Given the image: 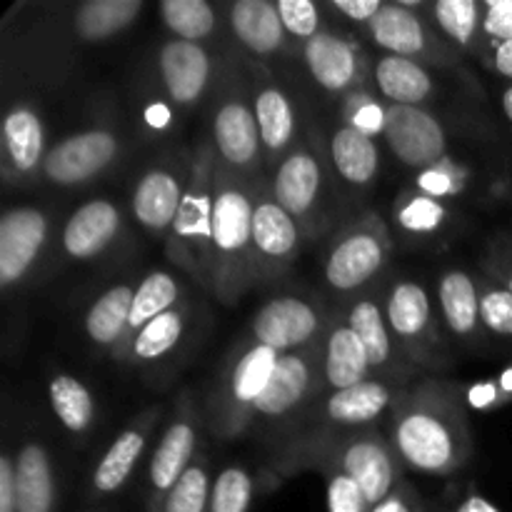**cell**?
<instances>
[{"label":"cell","instance_id":"54","mask_svg":"<svg viewBox=\"0 0 512 512\" xmlns=\"http://www.w3.org/2000/svg\"><path fill=\"white\" fill-rule=\"evenodd\" d=\"M448 512H503V510H500L498 505L490 503L485 495L468 490L463 498H458L453 505H450Z\"/></svg>","mask_w":512,"mask_h":512},{"label":"cell","instance_id":"51","mask_svg":"<svg viewBox=\"0 0 512 512\" xmlns=\"http://www.w3.org/2000/svg\"><path fill=\"white\" fill-rule=\"evenodd\" d=\"M383 5L385 0H330L328 8L333 10V13L343 15L350 23L365 25V28H368V23L383 10Z\"/></svg>","mask_w":512,"mask_h":512},{"label":"cell","instance_id":"47","mask_svg":"<svg viewBox=\"0 0 512 512\" xmlns=\"http://www.w3.org/2000/svg\"><path fill=\"white\" fill-rule=\"evenodd\" d=\"M465 188V173L450 158L440 160L433 168L420 170L418 173V190L430 195V198H453L460 195Z\"/></svg>","mask_w":512,"mask_h":512},{"label":"cell","instance_id":"4","mask_svg":"<svg viewBox=\"0 0 512 512\" xmlns=\"http://www.w3.org/2000/svg\"><path fill=\"white\" fill-rule=\"evenodd\" d=\"M278 360V350L265 345L250 340L235 345L205 395L203 420L213 438L235 440L248 435L253 408L268 388Z\"/></svg>","mask_w":512,"mask_h":512},{"label":"cell","instance_id":"38","mask_svg":"<svg viewBox=\"0 0 512 512\" xmlns=\"http://www.w3.org/2000/svg\"><path fill=\"white\" fill-rule=\"evenodd\" d=\"M48 400L58 423L70 435H85L95 425V398L75 375L55 373L48 383Z\"/></svg>","mask_w":512,"mask_h":512},{"label":"cell","instance_id":"2","mask_svg":"<svg viewBox=\"0 0 512 512\" xmlns=\"http://www.w3.org/2000/svg\"><path fill=\"white\" fill-rule=\"evenodd\" d=\"M403 388L405 385L370 378L353 388L320 395L298 425L275 445V478H290L300 470H310L333 443L360 430L380 428V423L390 418V410Z\"/></svg>","mask_w":512,"mask_h":512},{"label":"cell","instance_id":"3","mask_svg":"<svg viewBox=\"0 0 512 512\" xmlns=\"http://www.w3.org/2000/svg\"><path fill=\"white\" fill-rule=\"evenodd\" d=\"M218 160V158H215ZM255 185L215 163L213 260L210 295L223 305H235L255 288L253 265V205Z\"/></svg>","mask_w":512,"mask_h":512},{"label":"cell","instance_id":"32","mask_svg":"<svg viewBox=\"0 0 512 512\" xmlns=\"http://www.w3.org/2000/svg\"><path fill=\"white\" fill-rule=\"evenodd\" d=\"M420 15L460 53L483 58L488 50L483 33V0H433Z\"/></svg>","mask_w":512,"mask_h":512},{"label":"cell","instance_id":"27","mask_svg":"<svg viewBox=\"0 0 512 512\" xmlns=\"http://www.w3.org/2000/svg\"><path fill=\"white\" fill-rule=\"evenodd\" d=\"M123 230V213L110 198H93L73 210L60 240L63 250L75 263L100 258L118 240Z\"/></svg>","mask_w":512,"mask_h":512},{"label":"cell","instance_id":"48","mask_svg":"<svg viewBox=\"0 0 512 512\" xmlns=\"http://www.w3.org/2000/svg\"><path fill=\"white\" fill-rule=\"evenodd\" d=\"M483 33L488 45L512 40V0H483Z\"/></svg>","mask_w":512,"mask_h":512},{"label":"cell","instance_id":"14","mask_svg":"<svg viewBox=\"0 0 512 512\" xmlns=\"http://www.w3.org/2000/svg\"><path fill=\"white\" fill-rule=\"evenodd\" d=\"M368 35L385 55L415 60L435 68H453L463 53L448 43L428 20L398 0H385L383 10L368 23Z\"/></svg>","mask_w":512,"mask_h":512},{"label":"cell","instance_id":"24","mask_svg":"<svg viewBox=\"0 0 512 512\" xmlns=\"http://www.w3.org/2000/svg\"><path fill=\"white\" fill-rule=\"evenodd\" d=\"M3 178L10 185L25 183L38 170H43L48 155V133L45 120L33 103L18 100L3 118Z\"/></svg>","mask_w":512,"mask_h":512},{"label":"cell","instance_id":"30","mask_svg":"<svg viewBox=\"0 0 512 512\" xmlns=\"http://www.w3.org/2000/svg\"><path fill=\"white\" fill-rule=\"evenodd\" d=\"M328 165L345 188L368 190L380 173V148L375 138L340 123L330 133Z\"/></svg>","mask_w":512,"mask_h":512},{"label":"cell","instance_id":"1","mask_svg":"<svg viewBox=\"0 0 512 512\" xmlns=\"http://www.w3.org/2000/svg\"><path fill=\"white\" fill-rule=\"evenodd\" d=\"M388 438L405 468L445 478L473 455L465 390L440 375H423L400 390L390 410Z\"/></svg>","mask_w":512,"mask_h":512},{"label":"cell","instance_id":"53","mask_svg":"<svg viewBox=\"0 0 512 512\" xmlns=\"http://www.w3.org/2000/svg\"><path fill=\"white\" fill-rule=\"evenodd\" d=\"M483 60L493 73L500 75V78L512 80V40H508V43L488 45Z\"/></svg>","mask_w":512,"mask_h":512},{"label":"cell","instance_id":"21","mask_svg":"<svg viewBox=\"0 0 512 512\" xmlns=\"http://www.w3.org/2000/svg\"><path fill=\"white\" fill-rule=\"evenodd\" d=\"M158 75L175 108H195L215 83V60L203 43L170 38L158 48Z\"/></svg>","mask_w":512,"mask_h":512},{"label":"cell","instance_id":"11","mask_svg":"<svg viewBox=\"0 0 512 512\" xmlns=\"http://www.w3.org/2000/svg\"><path fill=\"white\" fill-rule=\"evenodd\" d=\"M333 468L353 478L363 488L370 508L383 503L400 483H405V465L388 433L380 428L360 430L330 445L310 470Z\"/></svg>","mask_w":512,"mask_h":512},{"label":"cell","instance_id":"13","mask_svg":"<svg viewBox=\"0 0 512 512\" xmlns=\"http://www.w3.org/2000/svg\"><path fill=\"white\" fill-rule=\"evenodd\" d=\"M203 425V410L193 400V393L185 390L175 403L173 418L165 423L158 445L150 455L148 483H145V512H158L165 495L198 460Z\"/></svg>","mask_w":512,"mask_h":512},{"label":"cell","instance_id":"9","mask_svg":"<svg viewBox=\"0 0 512 512\" xmlns=\"http://www.w3.org/2000/svg\"><path fill=\"white\" fill-rule=\"evenodd\" d=\"M318 398L320 345L300 350V353L280 355L268 388L255 403L248 433L270 435L278 445Z\"/></svg>","mask_w":512,"mask_h":512},{"label":"cell","instance_id":"46","mask_svg":"<svg viewBox=\"0 0 512 512\" xmlns=\"http://www.w3.org/2000/svg\"><path fill=\"white\" fill-rule=\"evenodd\" d=\"M325 478V495H328V512H370L368 498L363 488L345 473L333 468L320 470Z\"/></svg>","mask_w":512,"mask_h":512},{"label":"cell","instance_id":"41","mask_svg":"<svg viewBox=\"0 0 512 512\" xmlns=\"http://www.w3.org/2000/svg\"><path fill=\"white\" fill-rule=\"evenodd\" d=\"M210 488H213V473L205 455H198L188 473L173 485L160 503L158 512H208Z\"/></svg>","mask_w":512,"mask_h":512},{"label":"cell","instance_id":"35","mask_svg":"<svg viewBox=\"0 0 512 512\" xmlns=\"http://www.w3.org/2000/svg\"><path fill=\"white\" fill-rule=\"evenodd\" d=\"M185 303V288L173 273L168 270H150L148 275H143V280L135 288L133 298V310H130V323L128 330H125L123 343L118 345V350L113 353V360H118L125 355L128 345L133 343L135 335L155 320L158 315L168 313V310L178 308V305Z\"/></svg>","mask_w":512,"mask_h":512},{"label":"cell","instance_id":"19","mask_svg":"<svg viewBox=\"0 0 512 512\" xmlns=\"http://www.w3.org/2000/svg\"><path fill=\"white\" fill-rule=\"evenodd\" d=\"M50 235V218L38 205H15L0 218V285L20 288L38 265Z\"/></svg>","mask_w":512,"mask_h":512},{"label":"cell","instance_id":"31","mask_svg":"<svg viewBox=\"0 0 512 512\" xmlns=\"http://www.w3.org/2000/svg\"><path fill=\"white\" fill-rule=\"evenodd\" d=\"M370 80L388 105H425L435 93L428 65L398 55H380L370 65Z\"/></svg>","mask_w":512,"mask_h":512},{"label":"cell","instance_id":"43","mask_svg":"<svg viewBox=\"0 0 512 512\" xmlns=\"http://www.w3.org/2000/svg\"><path fill=\"white\" fill-rule=\"evenodd\" d=\"M385 110H388V103H383L380 95L370 93L365 88L350 90L340 100V120H343V125L360 130V133L370 135V138L383 135Z\"/></svg>","mask_w":512,"mask_h":512},{"label":"cell","instance_id":"42","mask_svg":"<svg viewBox=\"0 0 512 512\" xmlns=\"http://www.w3.org/2000/svg\"><path fill=\"white\" fill-rule=\"evenodd\" d=\"M255 498V478L243 465H225L213 475L208 512H250Z\"/></svg>","mask_w":512,"mask_h":512},{"label":"cell","instance_id":"49","mask_svg":"<svg viewBox=\"0 0 512 512\" xmlns=\"http://www.w3.org/2000/svg\"><path fill=\"white\" fill-rule=\"evenodd\" d=\"M485 278L505 285L512 293V245L510 240H495L485 255Z\"/></svg>","mask_w":512,"mask_h":512},{"label":"cell","instance_id":"10","mask_svg":"<svg viewBox=\"0 0 512 512\" xmlns=\"http://www.w3.org/2000/svg\"><path fill=\"white\" fill-rule=\"evenodd\" d=\"M330 173L328 158H323L315 140H300L278 165L270 178L268 190L280 208L288 210L305 238H318L328 220L330 208Z\"/></svg>","mask_w":512,"mask_h":512},{"label":"cell","instance_id":"23","mask_svg":"<svg viewBox=\"0 0 512 512\" xmlns=\"http://www.w3.org/2000/svg\"><path fill=\"white\" fill-rule=\"evenodd\" d=\"M160 420H163V405H150L115 435L100 463L95 465L93 478H90V490H93L95 498H108V495L120 493L130 483Z\"/></svg>","mask_w":512,"mask_h":512},{"label":"cell","instance_id":"17","mask_svg":"<svg viewBox=\"0 0 512 512\" xmlns=\"http://www.w3.org/2000/svg\"><path fill=\"white\" fill-rule=\"evenodd\" d=\"M340 310H343L345 320L355 330V335L363 343L365 353H368L373 378L395 385L413 383L415 370L405 363L393 335H390L388 318H385L383 308V290H365L363 295L340 305Z\"/></svg>","mask_w":512,"mask_h":512},{"label":"cell","instance_id":"28","mask_svg":"<svg viewBox=\"0 0 512 512\" xmlns=\"http://www.w3.org/2000/svg\"><path fill=\"white\" fill-rule=\"evenodd\" d=\"M435 303H438L443 328L455 340L470 343L478 338V333L483 330L478 278H473L463 268H445L435 280Z\"/></svg>","mask_w":512,"mask_h":512},{"label":"cell","instance_id":"18","mask_svg":"<svg viewBox=\"0 0 512 512\" xmlns=\"http://www.w3.org/2000/svg\"><path fill=\"white\" fill-rule=\"evenodd\" d=\"M383 138L393 158L418 173L448 158L443 123L425 105H388Z\"/></svg>","mask_w":512,"mask_h":512},{"label":"cell","instance_id":"55","mask_svg":"<svg viewBox=\"0 0 512 512\" xmlns=\"http://www.w3.org/2000/svg\"><path fill=\"white\" fill-rule=\"evenodd\" d=\"M500 105H503V113L505 118H508V123L512 125V85L503 90V95H500Z\"/></svg>","mask_w":512,"mask_h":512},{"label":"cell","instance_id":"37","mask_svg":"<svg viewBox=\"0 0 512 512\" xmlns=\"http://www.w3.org/2000/svg\"><path fill=\"white\" fill-rule=\"evenodd\" d=\"M190 325V308L188 305H178V308L168 310V313L158 315L150 320L143 330L133 338L128 345L120 363L130 365V368H140V365H153L168 358L180 343H183L185 333Z\"/></svg>","mask_w":512,"mask_h":512},{"label":"cell","instance_id":"52","mask_svg":"<svg viewBox=\"0 0 512 512\" xmlns=\"http://www.w3.org/2000/svg\"><path fill=\"white\" fill-rule=\"evenodd\" d=\"M0 512H18V475L15 455L5 450L0 455Z\"/></svg>","mask_w":512,"mask_h":512},{"label":"cell","instance_id":"5","mask_svg":"<svg viewBox=\"0 0 512 512\" xmlns=\"http://www.w3.org/2000/svg\"><path fill=\"white\" fill-rule=\"evenodd\" d=\"M215 150L203 143L190 160V180L180 203L178 218L165 238V255L210 293V260H213L215 215Z\"/></svg>","mask_w":512,"mask_h":512},{"label":"cell","instance_id":"22","mask_svg":"<svg viewBox=\"0 0 512 512\" xmlns=\"http://www.w3.org/2000/svg\"><path fill=\"white\" fill-rule=\"evenodd\" d=\"M303 60L315 85L330 95H348L363 88L368 75V58L363 48L345 35L323 30L303 45Z\"/></svg>","mask_w":512,"mask_h":512},{"label":"cell","instance_id":"45","mask_svg":"<svg viewBox=\"0 0 512 512\" xmlns=\"http://www.w3.org/2000/svg\"><path fill=\"white\" fill-rule=\"evenodd\" d=\"M278 5L280 20L285 25V33L288 38L300 40V43H308L315 35H320L325 28V15L315 0H275Z\"/></svg>","mask_w":512,"mask_h":512},{"label":"cell","instance_id":"15","mask_svg":"<svg viewBox=\"0 0 512 512\" xmlns=\"http://www.w3.org/2000/svg\"><path fill=\"white\" fill-rule=\"evenodd\" d=\"M305 233L298 220L280 208L268 185H255L253 205V265L255 285L283 280L293 270L303 248Z\"/></svg>","mask_w":512,"mask_h":512},{"label":"cell","instance_id":"16","mask_svg":"<svg viewBox=\"0 0 512 512\" xmlns=\"http://www.w3.org/2000/svg\"><path fill=\"white\" fill-rule=\"evenodd\" d=\"M120 155V138L113 128L95 125L65 135L48 150L43 163V178L58 188H78L100 178Z\"/></svg>","mask_w":512,"mask_h":512},{"label":"cell","instance_id":"50","mask_svg":"<svg viewBox=\"0 0 512 512\" xmlns=\"http://www.w3.org/2000/svg\"><path fill=\"white\" fill-rule=\"evenodd\" d=\"M370 512H428V508H425L423 495L405 480Z\"/></svg>","mask_w":512,"mask_h":512},{"label":"cell","instance_id":"20","mask_svg":"<svg viewBox=\"0 0 512 512\" xmlns=\"http://www.w3.org/2000/svg\"><path fill=\"white\" fill-rule=\"evenodd\" d=\"M190 168L180 170L173 163H160L145 170L135 183L133 195H130L133 220L153 238H168L170 228L178 218L185 190H188Z\"/></svg>","mask_w":512,"mask_h":512},{"label":"cell","instance_id":"8","mask_svg":"<svg viewBox=\"0 0 512 512\" xmlns=\"http://www.w3.org/2000/svg\"><path fill=\"white\" fill-rule=\"evenodd\" d=\"M243 80L235 68L223 75V88L218 90L210 115V145L225 170L250 183H258L255 178L268 160L255 120L250 85H245Z\"/></svg>","mask_w":512,"mask_h":512},{"label":"cell","instance_id":"34","mask_svg":"<svg viewBox=\"0 0 512 512\" xmlns=\"http://www.w3.org/2000/svg\"><path fill=\"white\" fill-rule=\"evenodd\" d=\"M143 0H85L70 15V33L78 43L95 45L130 28L143 13Z\"/></svg>","mask_w":512,"mask_h":512},{"label":"cell","instance_id":"33","mask_svg":"<svg viewBox=\"0 0 512 512\" xmlns=\"http://www.w3.org/2000/svg\"><path fill=\"white\" fill-rule=\"evenodd\" d=\"M18 475V512H55L58 508V480L53 460L43 443L30 440L15 453Z\"/></svg>","mask_w":512,"mask_h":512},{"label":"cell","instance_id":"7","mask_svg":"<svg viewBox=\"0 0 512 512\" xmlns=\"http://www.w3.org/2000/svg\"><path fill=\"white\" fill-rule=\"evenodd\" d=\"M383 290V308L390 335L405 363L418 370H440L450 363L440 320L435 318L433 298L420 280L393 278Z\"/></svg>","mask_w":512,"mask_h":512},{"label":"cell","instance_id":"12","mask_svg":"<svg viewBox=\"0 0 512 512\" xmlns=\"http://www.w3.org/2000/svg\"><path fill=\"white\" fill-rule=\"evenodd\" d=\"M333 310L300 293L273 295L250 318L248 340L285 353H300L320 345Z\"/></svg>","mask_w":512,"mask_h":512},{"label":"cell","instance_id":"26","mask_svg":"<svg viewBox=\"0 0 512 512\" xmlns=\"http://www.w3.org/2000/svg\"><path fill=\"white\" fill-rule=\"evenodd\" d=\"M250 98H253L255 120H258L260 140H263L265 160L268 163H280L298 140V113L285 93L283 85L270 80L268 75L255 70L250 80Z\"/></svg>","mask_w":512,"mask_h":512},{"label":"cell","instance_id":"36","mask_svg":"<svg viewBox=\"0 0 512 512\" xmlns=\"http://www.w3.org/2000/svg\"><path fill=\"white\" fill-rule=\"evenodd\" d=\"M135 288H138V285L133 283L110 285L108 290H103V293L90 303L83 320V328L95 348L108 350V353L113 355L115 350H118V345L123 343L125 330H128L130 323V310H133Z\"/></svg>","mask_w":512,"mask_h":512},{"label":"cell","instance_id":"39","mask_svg":"<svg viewBox=\"0 0 512 512\" xmlns=\"http://www.w3.org/2000/svg\"><path fill=\"white\" fill-rule=\"evenodd\" d=\"M160 23L175 40L203 43L218 30V8L208 0H163L158 5Z\"/></svg>","mask_w":512,"mask_h":512},{"label":"cell","instance_id":"6","mask_svg":"<svg viewBox=\"0 0 512 512\" xmlns=\"http://www.w3.org/2000/svg\"><path fill=\"white\" fill-rule=\"evenodd\" d=\"M393 238L388 225L375 213H363L340 228L330 240L323 258V280L340 305L373 288L388 268Z\"/></svg>","mask_w":512,"mask_h":512},{"label":"cell","instance_id":"40","mask_svg":"<svg viewBox=\"0 0 512 512\" xmlns=\"http://www.w3.org/2000/svg\"><path fill=\"white\" fill-rule=\"evenodd\" d=\"M448 205L438 198L420 193L418 188L403 193L395 203V223L408 235H433L448 223Z\"/></svg>","mask_w":512,"mask_h":512},{"label":"cell","instance_id":"44","mask_svg":"<svg viewBox=\"0 0 512 512\" xmlns=\"http://www.w3.org/2000/svg\"><path fill=\"white\" fill-rule=\"evenodd\" d=\"M480 320L488 333L512 338V293L485 275L480 278Z\"/></svg>","mask_w":512,"mask_h":512},{"label":"cell","instance_id":"29","mask_svg":"<svg viewBox=\"0 0 512 512\" xmlns=\"http://www.w3.org/2000/svg\"><path fill=\"white\" fill-rule=\"evenodd\" d=\"M228 28L240 48L255 58H270L288 48V33L275 0H235L228 5Z\"/></svg>","mask_w":512,"mask_h":512},{"label":"cell","instance_id":"25","mask_svg":"<svg viewBox=\"0 0 512 512\" xmlns=\"http://www.w3.org/2000/svg\"><path fill=\"white\" fill-rule=\"evenodd\" d=\"M373 378L368 353L345 320L343 310H333L328 330L320 340V395L338 393Z\"/></svg>","mask_w":512,"mask_h":512}]
</instances>
